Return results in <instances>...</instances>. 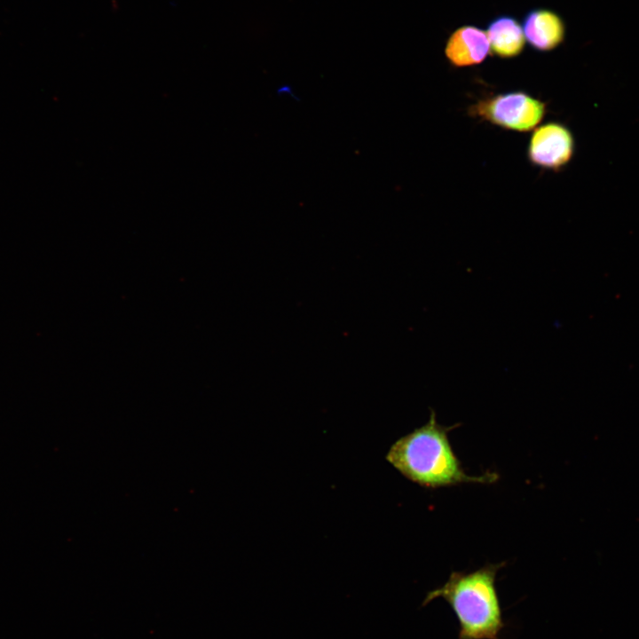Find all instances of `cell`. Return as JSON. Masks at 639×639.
Returning a JSON list of instances; mask_svg holds the SVG:
<instances>
[{
	"label": "cell",
	"mask_w": 639,
	"mask_h": 639,
	"mask_svg": "<svg viewBox=\"0 0 639 639\" xmlns=\"http://www.w3.org/2000/svg\"><path fill=\"white\" fill-rule=\"evenodd\" d=\"M490 50L501 59L519 56L525 45L522 25L513 16L499 15L491 20L486 28Z\"/></svg>",
	"instance_id": "7"
},
{
	"label": "cell",
	"mask_w": 639,
	"mask_h": 639,
	"mask_svg": "<svg viewBox=\"0 0 639 639\" xmlns=\"http://www.w3.org/2000/svg\"><path fill=\"white\" fill-rule=\"evenodd\" d=\"M444 52L448 62L455 67L478 65L490 53L486 31L474 25L462 26L450 34Z\"/></svg>",
	"instance_id": "5"
},
{
	"label": "cell",
	"mask_w": 639,
	"mask_h": 639,
	"mask_svg": "<svg viewBox=\"0 0 639 639\" xmlns=\"http://www.w3.org/2000/svg\"><path fill=\"white\" fill-rule=\"evenodd\" d=\"M503 565L501 562L469 572H452L443 586L426 595L422 606L444 599L459 622L458 639H499L505 622L495 580Z\"/></svg>",
	"instance_id": "2"
},
{
	"label": "cell",
	"mask_w": 639,
	"mask_h": 639,
	"mask_svg": "<svg viewBox=\"0 0 639 639\" xmlns=\"http://www.w3.org/2000/svg\"><path fill=\"white\" fill-rule=\"evenodd\" d=\"M547 105L525 91H509L481 99L469 107V114L504 130L526 132L544 118Z\"/></svg>",
	"instance_id": "3"
},
{
	"label": "cell",
	"mask_w": 639,
	"mask_h": 639,
	"mask_svg": "<svg viewBox=\"0 0 639 639\" xmlns=\"http://www.w3.org/2000/svg\"><path fill=\"white\" fill-rule=\"evenodd\" d=\"M454 428L438 424L431 410L428 422L398 439L386 459L404 477L428 488L496 481L495 473L475 477L464 472L448 439Z\"/></svg>",
	"instance_id": "1"
},
{
	"label": "cell",
	"mask_w": 639,
	"mask_h": 639,
	"mask_svg": "<svg viewBox=\"0 0 639 639\" xmlns=\"http://www.w3.org/2000/svg\"><path fill=\"white\" fill-rule=\"evenodd\" d=\"M525 41L535 51H551L565 37V24L561 16L547 8H534L527 12L522 22Z\"/></svg>",
	"instance_id": "6"
},
{
	"label": "cell",
	"mask_w": 639,
	"mask_h": 639,
	"mask_svg": "<svg viewBox=\"0 0 639 639\" xmlns=\"http://www.w3.org/2000/svg\"><path fill=\"white\" fill-rule=\"evenodd\" d=\"M574 138L564 124L550 122L537 127L528 143L527 157L535 167L559 171L571 161Z\"/></svg>",
	"instance_id": "4"
}]
</instances>
